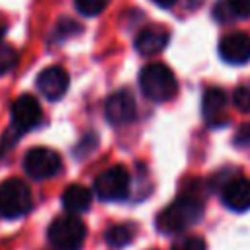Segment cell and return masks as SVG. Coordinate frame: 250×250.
<instances>
[{
    "label": "cell",
    "instance_id": "cell-1",
    "mask_svg": "<svg viewBox=\"0 0 250 250\" xmlns=\"http://www.w3.org/2000/svg\"><path fill=\"white\" fill-rule=\"evenodd\" d=\"M203 217V203L193 195H180L156 217V227L164 234H178Z\"/></svg>",
    "mask_w": 250,
    "mask_h": 250
},
{
    "label": "cell",
    "instance_id": "cell-2",
    "mask_svg": "<svg viewBox=\"0 0 250 250\" xmlns=\"http://www.w3.org/2000/svg\"><path fill=\"white\" fill-rule=\"evenodd\" d=\"M139 84L143 94L156 104L172 100L178 92V82L174 72L162 62L146 64L139 74Z\"/></svg>",
    "mask_w": 250,
    "mask_h": 250
},
{
    "label": "cell",
    "instance_id": "cell-3",
    "mask_svg": "<svg viewBox=\"0 0 250 250\" xmlns=\"http://www.w3.org/2000/svg\"><path fill=\"white\" fill-rule=\"evenodd\" d=\"M33 205L31 191L23 180L10 178L0 184V217L18 219L23 217Z\"/></svg>",
    "mask_w": 250,
    "mask_h": 250
},
{
    "label": "cell",
    "instance_id": "cell-4",
    "mask_svg": "<svg viewBox=\"0 0 250 250\" xmlns=\"http://www.w3.org/2000/svg\"><path fill=\"white\" fill-rule=\"evenodd\" d=\"M49 240L57 250H80L86 240V227L74 215H61L49 227Z\"/></svg>",
    "mask_w": 250,
    "mask_h": 250
},
{
    "label": "cell",
    "instance_id": "cell-5",
    "mask_svg": "<svg viewBox=\"0 0 250 250\" xmlns=\"http://www.w3.org/2000/svg\"><path fill=\"white\" fill-rule=\"evenodd\" d=\"M131 176L125 166L115 164L98 174L94 182V191L102 201H121L129 195Z\"/></svg>",
    "mask_w": 250,
    "mask_h": 250
},
{
    "label": "cell",
    "instance_id": "cell-6",
    "mask_svg": "<svg viewBox=\"0 0 250 250\" xmlns=\"http://www.w3.org/2000/svg\"><path fill=\"white\" fill-rule=\"evenodd\" d=\"M62 168L61 154L47 146H35L23 156V170L33 180H49Z\"/></svg>",
    "mask_w": 250,
    "mask_h": 250
},
{
    "label": "cell",
    "instance_id": "cell-7",
    "mask_svg": "<svg viewBox=\"0 0 250 250\" xmlns=\"http://www.w3.org/2000/svg\"><path fill=\"white\" fill-rule=\"evenodd\" d=\"M10 117H12L14 129L23 133V131H29L41 123L43 111H41L39 102L31 94H21L20 98L14 100L12 109H10Z\"/></svg>",
    "mask_w": 250,
    "mask_h": 250
},
{
    "label": "cell",
    "instance_id": "cell-8",
    "mask_svg": "<svg viewBox=\"0 0 250 250\" xmlns=\"http://www.w3.org/2000/svg\"><path fill=\"white\" fill-rule=\"evenodd\" d=\"M105 119L111 125H125L131 123L137 115V104L129 90H117L105 100Z\"/></svg>",
    "mask_w": 250,
    "mask_h": 250
},
{
    "label": "cell",
    "instance_id": "cell-9",
    "mask_svg": "<svg viewBox=\"0 0 250 250\" xmlns=\"http://www.w3.org/2000/svg\"><path fill=\"white\" fill-rule=\"evenodd\" d=\"M219 55L230 64H244L250 61V35L242 31L227 33L219 41Z\"/></svg>",
    "mask_w": 250,
    "mask_h": 250
},
{
    "label": "cell",
    "instance_id": "cell-10",
    "mask_svg": "<svg viewBox=\"0 0 250 250\" xmlns=\"http://www.w3.org/2000/svg\"><path fill=\"white\" fill-rule=\"evenodd\" d=\"M68 84H70V78H68V72L62 66H49V68L41 70L39 76H37L39 92L51 102L62 98L68 90Z\"/></svg>",
    "mask_w": 250,
    "mask_h": 250
},
{
    "label": "cell",
    "instance_id": "cell-11",
    "mask_svg": "<svg viewBox=\"0 0 250 250\" xmlns=\"http://www.w3.org/2000/svg\"><path fill=\"white\" fill-rule=\"evenodd\" d=\"M201 111L209 125L227 123V92L221 88H207L201 100Z\"/></svg>",
    "mask_w": 250,
    "mask_h": 250
},
{
    "label": "cell",
    "instance_id": "cell-12",
    "mask_svg": "<svg viewBox=\"0 0 250 250\" xmlns=\"http://www.w3.org/2000/svg\"><path fill=\"white\" fill-rule=\"evenodd\" d=\"M223 203L230 211L242 213L250 209V180L248 178H232L223 188Z\"/></svg>",
    "mask_w": 250,
    "mask_h": 250
},
{
    "label": "cell",
    "instance_id": "cell-13",
    "mask_svg": "<svg viewBox=\"0 0 250 250\" xmlns=\"http://www.w3.org/2000/svg\"><path fill=\"white\" fill-rule=\"evenodd\" d=\"M168 39H170L168 29H164L162 25H148V27H145V29H141L137 33L135 49L141 55L150 57V55L160 53L168 45Z\"/></svg>",
    "mask_w": 250,
    "mask_h": 250
},
{
    "label": "cell",
    "instance_id": "cell-14",
    "mask_svg": "<svg viewBox=\"0 0 250 250\" xmlns=\"http://www.w3.org/2000/svg\"><path fill=\"white\" fill-rule=\"evenodd\" d=\"M92 203V191L82 184H70L62 191V207L70 213H84Z\"/></svg>",
    "mask_w": 250,
    "mask_h": 250
},
{
    "label": "cell",
    "instance_id": "cell-15",
    "mask_svg": "<svg viewBox=\"0 0 250 250\" xmlns=\"http://www.w3.org/2000/svg\"><path fill=\"white\" fill-rule=\"evenodd\" d=\"M104 238H105V242H107L109 246H113V248H123V246H127V244L133 242V238H135V229H133V225H125V223L113 225V227H109V229L105 230Z\"/></svg>",
    "mask_w": 250,
    "mask_h": 250
},
{
    "label": "cell",
    "instance_id": "cell-16",
    "mask_svg": "<svg viewBox=\"0 0 250 250\" xmlns=\"http://www.w3.org/2000/svg\"><path fill=\"white\" fill-rule=\"evenodd\" d=\"M18 64V53L10 45H0V76L8 74Z\"/></svg>",
    "mask_w": 250,
    "mask_h": 250
},
{
    "label": "cell",
    "instance_id": "cell-17",
    "mask_svg": "<svg viewBox=\"0 0 250 250\" xmlns=\"http://www.w3.org/2000/svg\"><path fill=\"white\" fill-rule=\"evenodd\" d=\"M109 0H74V6L84 16H98L105 10Z\"/></svg>",
    "mask_w": 250,
    "mask_h": 250
},
{
    "label": "cell",
    "instance_id": "cell-18",
    "mask_svg": "<svg viewBox=\"0 0 250 250\" xmlns=\"http://www.w3.org/2000/svg\"><path fill=\"white\" fill-rule=\"evenodd\" d=\"M232 104L238 111L248 113L250 111V86H238L232 94Z\"/></svg>",
    "mask_w": 250,
    "mask_h": 250
},
{
    "label": "cell",
    "instance_id": "cell-19",
    "mask_svg": "<svg viewBox=\"0 0 250 250\" xmlns=\"http://www.w3.org/2000/svg\"><path fill=\"white\" fill-rule=\"evenodd\" d=\"M172 250H207V246L201 236H184L178 242H174Z\"/></svg>",
    "mask_w": 250,
    "mask_h": 250
},
{
    "label": "cell",
    "instance_id": "cell-20",
    "mask_svg": "<svg viewBox=\"0 0 250 250\" xmlns=\"http://www.w3.org/2000/svg\"><path fill=\"white\" fill-rule=\"evenodd\" d=\"M229 8L236 18H246L250 16V0H227Z\"/></svg>",
    "mask_w": 250,
    "mask_h": 250
},
{
    "label": "cell",
    "instance_id": "cell-21",
    "mask_svg": "<svg viewBox=\"0 0 250 250\" xmlns=\"http://www.w3.org/2000/svg\"><path fill=\"white\" fill-rule=\"evenodd\" d=\"M215 18L217 20H221V21H230L232 18H236L234 14H232V10L229 8V4L227 2H219L217 4V8H215Z\"/></svg>",
    "mask_w": 250,
    "mask_h": 250
},
{
    "label": "cell",
    "instance_id": "cell-22",
    "mask_svg": "<svg viewBox=\"0 0 250 250\" xmlns=\"http://www.w3.org/2000/svg\"><path fill=\"white\" fill-rule=\"evenodd\" d=\"M234 145L238 146H250V123L242 125L234 137Z\"/></svg>",
    "mask_w": 250,
    "mask_h": 250
},
{
    "label": "cell",
    "instance_id": "cell-23",
    "mask_svg": "<svg viewBox=\"0 0 250 250\" xmlns=\"http://www.w3.org/2000/svg\"><path fill=\"white\" fill-rule=\"evenodd\" d=\"M150 2H154V4L160 6V8H172V6L176 4V0H150Z\"/></svg>",
    "mask_w": 250,
    "mask_h": 250
},
{
    "label": "cell",
    "instance_id": "cell-24",
    "mask_svg": "<svg viewBox=\"0 0 250 250\" xmlns=\"http://www.w3.org/2000/svg\"><path fill=\"white\" fill-rule=\"evenodd\" d=\"M2 35H4V29L0 27V41H2ZM0 45H2V43H0Z\"/></svg>",
    "mask_w": 250,
    "mask_h": 250
}]
</instances>
